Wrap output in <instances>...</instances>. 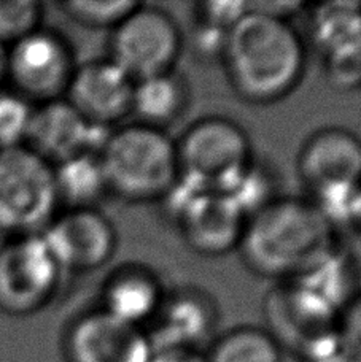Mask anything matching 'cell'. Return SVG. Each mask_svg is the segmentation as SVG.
Wrapping results in <instances>:
<instances>
[{
  "label": "cell",
  "mask_w": 361,
  "mask_h": 362,
  "mask_svg": "<svg viewBox=\"0 0 361 362\" xmlns=\"http://www.w3.org/2000/svg\"><path fill=\"white\" fill-rule=\"evenodd\" d=\"M220 61L236 94L248 103L269 105L292 94L306 70V48L288 19L247 4L228 30Z\"/></svg>",
  "instance_id": "cell-1"
},
{
  "label": "cell",
  "mask_w": 361,
  "mask_h": 362,
  "mask_svg": "<svg viewBox=\"0 0 361 362\" xmlns=\"http://www.w3.org/2000/svg\"><path fill=\"white\" fill-rule=\"evenodd\" d=\"M336 247L334 226L312 200L277 197L247 219L237 251L253 274L285 283L298 280Z\"/></svg>",
  "instance_id": "cell-2"
},
{
  "label": "cell",
  "mask_w": 361,
  "mask_h": 362,
  "mask_svg": "<svg viewBox=\"0 0 361 362\" xmlns=\"http://www.w3.org/2000/svg\"><path fill=\"white\" fill-rule=\"evenodd\" d=\"M108 194L126 202H161L180 178L177 144L164 129H112L99 153Z\"/></svg>",
  "instance_id": "cell-3"
},
{
  "label": "cell",
  "mask_w": 361,
  "mask_h": 362,
  "mask_svg": "<svg viewBox=\"0 0 361 362\" xmlns=\"http://www.w3.org/2000/svg\"><path fill=\"white\" fill-rule=\"evenodd\" d=\"M298 177L333 226L352 223L361 186V140L344 127H323L302 144Z\"/></svg>",
  "instance_id": "cell-4"
},
{
  "label": "cell",
  "mask_w": 361,
  "mask_h": 362,
  "mask_svg": "<svg viewBox=\"0 0 361 362\" xmlns=\"http://www.w3.org/2000/svg\"><path fill=\"white\" fill-rule=\"evenodd\" d=\"M176 144L180 178L207 191L229 194L255 163L247 132L223 116L193 122Z\"/></svg>",
  "instance_id": "cell-5"
},
{
  "label": "cell",
  "mask_w": 361,
  "mask_h": 362,
  "mask_svg": "<svg viewBox=\"0 0 361 362\" xmlns=\"http://www.w3.org/2000/svg\"><path fill=\"white\" fill-rule=\"evenodd\" d=\"M59 206L53 165L25 145L0 150V232L42 234Z\"/></svg>",
  "instance_id": "cell-6"
},
{
  "label": "cell",
  "mask_w": 361,
  "mask_h": 362,
  "mask_svg": "<svg viewBox=\"0 0 361 362\" xmlns=\"http://www.w3.org/2000/svg\"><path fill=\"white\" fill-rule=\"evenodd\" d=\"M161 202L196 253L223 256L239 248L247 216L228 194L202 189L178 178Z\"/></svg>",
  "instance_id": "cell-7"
},
{
  "label": "cell",
  "mask_w": 361,
  "mask_h": 362,
  "mask_svg": "<svg viewBox=\"0 0 361 362\" xmlns=\"http://www.w3.org/2000/svg\"><path fill=\"white\" fill-rule=\"evenodd\" d=\"M182 49V30L169 11L139 4L112 30L108 59L140 81L176 70Z\"/></svg>",
  "instance_id": "cell-8"
},
{
  "label": "cell",
  "mask_w": 361,
  "mask_h": 362,
  "mask_svg": "<svg viewBox=\"0 0 361 362\" xmlns=\"http://www.w3.org/2000/svg\"><path fill=\"white\" fill-rule=\"evenodd\" d=\"M64 272L40 234L8 237L0 245V310L28 316L53 300Z\"/></svg>",
  "instance_id": "cell-9"
},
{
  "label": "cell",
  "mask_w": 361,
  "mask_h": 362,
  "mask_svg": "<svg viewBox=\"0 0 361 362\" xmlns=\"http://www.w3.org/2000/svg\"><path fill=\"white\" fill-rule=\"evenodd\" d=\"M76 66L66 38L40 28L8 48L6 78L15 93L38 105L64 99Z\"/></svg>",
  "instance_id": "cell-10"
},
{
  "label": "cell",
  "mask_w": 361,
  "mask_h": 362,
  "mask_svg": "<svg viewBox=\"0 0 361 362\" xmlns=\"http://www.w3.org/2000/svg\"><path fill=\"white\" fill-rule=\"evenodd\" d=\"M268 331L282 346L288 345L302 359L336 339L339 312L293 281L279 283L264 302Z\"/></svg>",
  "instance_id": "cell-11"
},
{
  "label": "cell",
  "mask_w": 361,
  "mask_h": 362,
  "mask_svg": "<svg viewBox=\"0 0 361 362\" xmlns=\"http://www.w3.org/2000/svg\"><path fill=\"white\" fill-rule=\"evenodd\" d=\"M62 272H94L110 262L118 247L113 223L96 209H66L40 234Z\"/></svg>",
  "instance_id": "cell-12"
},
{
  "label": "cell",
  "mask_w": 361,
  "mask_h": 362,
  "mask_svg": "<svg viewBox=\"0 0 361 362\" xmlns=\"http://www.w3.org/2000/svg\"><path fill=\"white\" fill-rule=\"evenodd\" d=\"M64 354L67 362H148L153 345L147 329L96 308L70 322Z\"/></svg>",
  "instance_id": "cell-13"
},
{
  "label": "cell",
  "mask_w": 361,
  "mask_h": 362,
  "mask_svg": "<svg viewBox=\"0 0 361 362\" xmlns=\"http://www.w3.org/2000/svg\"><path fill=\"white\" fill-rule=\"evenodd\" d=\"M112 129L91 124L66 99L38 103L24 145L51 165L80 154H99Z\"/></svg>",
  "instance_id": "cell-14"
},
{
  "label": "cell",
  "mask_w": 361,
  "mask_h": 362,
  "mask_svg": "<svg viewBox=\"0 0 361 362\" xmlns=\"http://www.w3.org/2000/svg\"><path fill=\"white\" fill-rule=\"evenodd\" d=\"M135 81L112 59H96L76 66L64 95L83 118L112 129L132 113Z\"/></svg>",
  "instance_id": "cell-15"
},
{
  "label": "cell",
  "mask_w": 361,
  "mask_h": 362,
  "mask_svg": "<svg viewBox=\"0 0 361 362\" xmlns=\"http://www.w3.org/2000/svg\"><path fill=\"white\" fill-rule=\"evenodd\" d=\"M217 326V307L201 289L183 288L166 293L147 331L153 348L201 350Z\"/></svg>",
  "instance_id": "cell-16"
},
{
  "label": "cell",
  "mask_w": 361,
  "mask_h": 362,
  "mask_svg": "<svg viewBox=\"0 0 361 362\" xmlns=\"http://www.w3.org/2000/svg\"><path fill=\"white\" fill-rule=\"evenodd\" d=\"M166 291L159 278L142 266H121L102 286L101 307L127 325L147 329L163 303Z\"/></svg>",
  "instance_id": "cell-17"
},
{
  "label": "cell",
  "mask_w": 361,
  "mask_h": 362,
  "mask_svg": "<svg viewBox=\"0 0 361 362\" xmlns=\"http://www.w3.org/2000/svg\"><path fill=\"white\" fill-rule=\"evenodd\" d=\"M188 105V83L176 70L135 81L132 113L140 124L166 131L182 118Z\"/></svg>",
  "instance_id": "cell-18"
},
{
  "label": "cell",
  "mask_w": 361,
  "mask_h": 362,
  "mask_svg": "<svg viewBox=\"0 0 361 362\" xmlns=\"http://www.w3.org/2000/svg\"><path fill=\"white\" fill-rule=\"evenodd\" d=\"M312 29L325 62L361 54V11L355 5L320 6L314 13Z\"/></svg>",
  "instance_id": "cell-19"
},
{
  "label": "cell",
  "mask_w": 361,
  "mask_h": 362,
  "mask_svg": "<svg viewBox=\"0 0 361 362\" xmlns=\"http://www.w3.org/2000/svg\"><path fill=\"white\" fill-rule=\"evenodd\" d=\"M53 167L59 205L66 209H96L108 194L99 154H80Z\"/></svg>",
  "instance_id": "cell-20"
},
{
  "label": "cell",
  "mask_w": 361,
  "mask_h": 362,
  "mask_svg": "<svg viewBox=\"0 0 361 362\" xmlns=\"http://www.w3.org/2000/svg\"><path fill=\"white\" fill-rule=\"evenodd\" d=\"M207 362H283V350L266 327L239 326L212 341Z\"/></svg>",
  "instance_id": "cell-21"
},
{
  "label": "cell",
  "mask_w": 361,
  "mask_h": 362,
  "mask_svg": "<svg viewBox=\"0 0 361 362\" xmlns=\"http://www.w3.org/2000/svg\"><path fill=\"white\" fill-rule=\"evenodd\" d=\"M139 4L131 0H69L61 6L70 19L83 28L112 32Z\"/></svg>",
  "instance_id": "cell-22"
},
{
  "label": "cell",
  "mask_w": 361,
  "mask_h": 362,
  "mask_svg": "<svg viewBox=\"0 0 361 362\" xmlns=\"http://www.w3.org/2000/svg\"><path fill=\"white\" fill-rule=\"evenodd\" d=\"M43 5L35 0H0V43L11 45L42 28Z\"/></svg>",
  "instance_id": "cell-23"
},
{
  "label": "cell",
  "mask_w": 361,
  "mask_h": 362,
  "mask_svg": "<svg viewBox=\"0 0 361 362\" xmlns=\"http://www.w3.org/2000/svg\"><path fill=\"white\" fill-rule=\"evenodd\" d=\"M34 107L15 90H0V150L24 145Z\"/></svg>",
  "instance_id": "cell-24"
},
{
  "label": "cell",
  "mask_w": 361,
  "mask_h": 362,
  "mask_svg": "<svg viewBox=\"0 0 361 362\" xmlns=\"http://www.w3.org/2000/svg\"><path fill=\"white\" fill-rule=\"evenodd\" d=\"M338 339L347 356L361 362V291L340 310Z\"/></svg>",
  "instance_id": "cell-25"
},
{
  "label": "cell",
  "mask_w": 361,
  "mask_h": 362,
  "mask_svg": "<svg viewBox=\"0 0 361 362\" xmlns=\"http://www.w3.org/2000/svg\"><path fill=\"white\" fill-rule=\"evenodd\" d=\"M148 362H207L205 351L190 348H153Z\"/></svg>",
  "instance_id": "cell-26"
},
{
  "label": "cell",
  "mask_w": 361,
  "mask_h": 362,
  "mask_svg": "<svg viewBox=\"0 0 361 362\" xmlns=\"http://www.w3.org/2000/svg\"><path fill=\"white\" fill-rule=\"evenodd\" d=\"M6 67H8V48L0 43V85L6 78Z\"/></svg>",
  "instance_id": "cell-27"
},
{
  "label": "cell",
  "mask_w": 361,
  "mask_h": 362,
  "mask_svg": "<svg viewBox=\"0 0 361 362\" xmlns=\"http://www.w3.org/2000/svg\"><path fill=\"white\" fill-rule=\"evenodd\" d=\"M352 223L357 224L358 228H361V186H360V191L357 194V200H355V209H353V218H352Z\"/></svg>",
  "instance_id": "cell-28"
}]
</instances>
